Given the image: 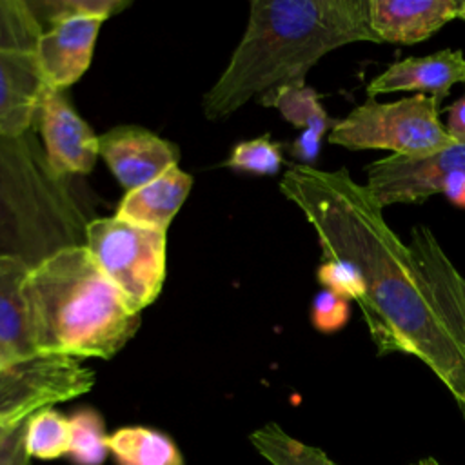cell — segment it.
Instances as JSON below:
<instances>
[{
	"label": "cell",
	"instance_id": "obj_17",
	"mask_svg": "<svg viewBox=\"0 0 465 465\" xmlns=\"http://www.w3.org/2000/svg\"><path fill=\"white\" fill-rule=\"evenodd\" d=\"M107 449L116 465H183L173 438L143 425L116 429L107 436Z\"/></svg>",
	"mask_w": 465,
	"mask_h": 465
},
{
	"label": "cell",
	"instance_id": "obj_1",
	"mask_svg": "<svg viewBox=\"0 0 465 465\" xmlns=\"http://www.w3.org/2000/svg\"><path fill=\"white\" fill-rule=\"evenodd\" d=\"M282 194L312 227L323 260L354 265L365 283L356 302L380 356L407 354L445 385L465 420V340L438 307L409 243L389 227L383 207L347 169L291 165Z\"/></svg>",
	"mask_w": 465,
	"mask_h": 465
},
{
	"label": "cell",
	"instance_id": "obj_20",
	"mask_svg": "<svg viewBox=\"0 0 465 465\" xmlns=\"http://www.w3.org/2000/svg\"><path fill=\"white\" fill-rule=\"evenodd\" d=\"M45 24L35 2L4 0L0 2V49L9 53L35 54L36 42Z\"/></svg>",
	"mask_w": 465,
	"mask_h": 465
},
{
	"label": "cell",
	"instance_id": "obj_6",
	"mask_svg": "<svg viewBox=\"0 0 465 465\" xmlns=\"http://www.w3.org/2000/svg\"><path fill=\"white\" fill-rule=\"evenodd\" d=\"M84 245L134 314L158 298L165 280L167 232L118 216L93 218Z\"/></svg>",
	"mask_w": 465,
	"mask_h": 465
},
{
	"label": "cell",
	"instance_id": "obj_27",
	"mask_svg": "<svg viewBox=\"0 0 465 465\" xmlns=\"http://www.w3.org/2000/svg\"><path fill=\"white\" fill-rule=\"evenodd\" d=\"M322 138H323V134H320L314 129L302 131L289 147L292 158H296L300 162V165L314 167V162L322 149Z\"/></svg>",
	"mask_w": 465,
	"mask_h": 465
},
{
	"label": "cell",
	"instance_id": "obj_24",
	"mask_svg": "<svg viewBox=\"0 0 465 465\" xmlns=\"http://www.w3.org/2000/svg\"><path fill=\"white\" fill-rule=\"evenodd\" d=\"M316 280L323 289H329L347 300H361L365 296V283L354 265L343 260H323L316 269Z\"/></svg>",
	"mask_w": 465,
	"mask_h": 465
},
{
	"label": "cell",
	"instance_id": "obj_18",
	"mask_svg": "<svg viewBox=\"0 0 465 465\" xmlns=\"http://www.w3.org/2000/svg\"><path fill=\"white\" fill-rule=\"evenodd\" d=\"M265 107H276L282 116L298 129H314L320 134L331 133L336 120H332L320 102L316 89L302 84H287L260 96Z\"/></svg>",
	"mask_w": 465,
	"mask_h": 465
},
{
	"label": "cell",
	"instance_id": "obj_15",
	"mask_svg": "<svg viewBox=\"0 0 465 465\" xmlns=\"http://www.w3.org/2000/svg\"><path fill=\"white\" fill-rule=\"evenodd\" d=\"M191 187V174L182 171L180 165H174L153 182L133 191H125L114 216L167 232L173 218L189 196Z\"/></svg>",
	"mask_w": 465,
	"mask_h": 465
},
{
	"label": "cell",
	"instance_id": "obj_21",
	"mask_svg": "<svg viewBox=\"0 0 465 465\" xmlns=\"http://www.w3.org/2000/svg\"><path fill=\"white\" fill-rule=\"evenodd\" d=\"M69 418L54 409H44L27 420L25 449L29 458L56 460L69 452Z\"/></svg>",
	"mask_w": 465,
	"mask_h": 465
},
{
	"label": "cell",
	"instance_id": "obj_10",
	"mask_svg": "<svg viewBox=\"0 0 465 465\" xmlns=\"http://www.w3.org/2000/svg\"><path fill=\"white\" fill-rule=\"evenodd\" d=\"M45 158L51 169L65 178L89 174L98 160V136L73 109L64 91L44 85L38 98L36 120Z\"/></svg>",
	"mask_w": 465,
	"mask_h": 465
},
{
	"label": "cell",
	"instance_id": "obj_4",
	"mask_svg": "<svg viewBox=\"0 0 465 465\" xmlns=\"http://www.w3.org/2000/svg\"><path fill=\"white\" fill-rule=\"evenodd\" d=\"M84 213L33 131L0 134V256L29 267L53 252L85 243Z\"/></svg>",
	"mask_w": 465,
	"mask_h": 465
},
{
	"label": "cell",
	"instance_id": "obj_22",
	"mask_svg": "<svg viewBox=\"0 0 465 465\" xmlns=\"http://www.w3.org/2000/svg\"><path fill=\"white\" fill-rule=\"evenodd\" d=\"M69 460L74 465H102L107 458L105 423L98 411L80 409L69 418Z\"/></svg>",
	"mask_w": 465,
	"mask_h": 465
},
{
	"label": "cell",
	"instance_id": "obj_13",
	"mask_svg": "<svg viewBox=\"0 0 465 465\" xmlns=\"http://www.w3.org/2000/svg\"><path fill=\"white\" fill-rule=\"evenodd\" d=\"M461 0H369L371 29L380 44L412 45L458 18Z\"/></svg>",
	"mask_w": 465,
	"mask_h": 465
},
{
	"label": "cell",
	"instance_id": "obj_16",
	"mask_svg": "<svg viewBox=\"0 0 465 465\" xmlns=\"http://www.w3.org/2000/svg\"><path fill=\"white\" fill-rule=\"evenodd\" d=\"M29 265L0 256V365L38 354L29 340L22 282Z\"/></svg>",
	"mask_w": 465,
	"mask_h": 465
},
{
	"label": "cell",
	"instance_id": "obj_7",
	"mask_svg": "<svg viewBox=\"0 0 465 465\" xmlns=\"http://www.w3.org/2000/svg\"><path fill=\"white\" fill-rule=\"evenodd\" d=\"M93 385V369L65 354H35L0 365V425L13 429L54 403L89 392Z\"/></svg>",
	"mask_w": 465,
	"mask_h": 465
},
{
	"label": "cell",
	"instance_id": "obj_25",
	"mask_svg": "<svg viewBox=\"0 0 465 465\" xmlns=\"http://www.w3.org/2000/svg\"><path fill=\"white\" fill-rule=\"evenodd\" d=\"M351 318V303L347 298L322 289L314 294L311 303V323L322 334H334L341 331Z\"/></svg>",
	"mask_w": 465,
	"mask_h": 465
},
{
	"label": "cell",
	"instance_id": "obj_2",
	"mask_svg": "<svg viewBox=\"0 0 465 465\" xmlns=\"http://www.w3.org/2000/svg\"><path fill=\"white\" fill-rule=\"evenodd\" d=\"M356 42L380 44L369 0H252L229 64L203 96V113L227 118L254 96L302 84L325 54Z\"/></svg>",
	"mask_w": 465,
	"mask_h": 465
},
{
	"label": "cell",
	"instance_id": "obj_30",
	"mask_svg": "<svg viewBox=\"0 0 465 465\" xmlns=\"http://www.w3.org/2000/svg\"><path fill=\"white\" fill-rule=\"evenodd\" d=\"M454 280H456V287H458V291H460V294L463 298V303H465V276L460 271H456Z\"/></svg>",
	"mask_w": 465,
	"mask_h": 465
},
{
	"label": "cell",
	"instance_id": "obj_14",
	"mask_svg": "<svg viewBox=\"0 0 465 465\" xmlns=\"http://www.w3.org/2000/svg\"><path fill=\"white\" fill-rule=\"evenodd\" d=\"M42 87L35 54L0 49V134L22 136L35 129Z\"/></svg>",
	"mask_w": 465,
	"mask_h": 465
},
{
	"label": "cell",
	"instance_id": "obj_29",
	"mask_svg": "<svg viewBox=\"0 0 465 465\" xmlns=\"http://www.w3.org/2000/svg\"><path fill=\"white\" fill-rule=\"evenodd\" d=\"M441 194H445L456 207L465 209V173L460 171L450 174L443 183Z\"/></svg>",
	"mask_w": 465,
	"mask_h": 465
},
{
	"label": "cell",
	"instance_id": "obj_28",
	"mask_svg": "<svg viewBox=\"0 0 465 465\" xmlns=\"http://www.w3.org/2000/svg\"><path fill=\"white\" fill-rule=\"evenodd\" d=\"M447 133L456 143H465V93L447 109Z\"/></svg>",
	"mask_w": 465,
	"mask_h": 465
},
{
	"label": "cell",
	"instance_id": "obj_32",
	"mask_svg": "<svg viewBox=\"0 0 465 465\" xmlns=\"http://www.w3.org/2000/svg\"><path fill=\"white\" fill-rule=\"evenodd\" d=\"M458 18L465 22V0L460 2V9H458Z\"/></svg>",
	"mask_w": 465,
	"mask_h": 465
},
{
	"label": "cell",
	"instance_id": "obj_9",
	"mask_svg": "<svg viewBox=\"0 0 465 465\" xmlns=\"http://www.w3.org/2000/svg\"><path fill=\"white\" fill-rule=\"evenodd\" d=\"M465 173V143L429 154H391L365 167V187L385 209L392 203H418L441 193L445 180Z\"/></svg>",
	"mask_w": 465,
	"mask_h": 465
},
{
	"label": "cell",
	"instance_id": "obj_33",
	"mask_svg": "<svg viewBox=\"0 0 465 465\" xmlns=\"http://www.w3.org/2000/svg\"><path fill=\"white\" fill-rule=\"evenodd\" d=\"M9 430H11L9 427H4V425H0V440H2V438H4V436L9 432Z\"/></svg>",
	"mask_w": 465,
	"mask_h": 465
},
{
	"label": "cell",
	"instance_id": "obj_5",
	"mask_svg": "<svg viewBox=\"0 0 465 465\" xmlns=\"http://www.w3.org/2000/svg\"><path fill=\"white\" fill-rule=\"evenodd\" d=\"M329 142L351 151L385 149L392 154H429L456 143L440 120V102L418 93L387 104L367 98L336 120Z\"/></svg>",
	"mask_w": 465,
	"mask_h": 465
},
{
	"label": "cell",
	"instance_id": "obj_23",
	"mask_svg": "<svg viewBox=\"0 0 465 465\" xmlns=\"http://www.w3.org/2000/svg\"><path fill=\"white\" fill-rule=\"evenodd\" d=\"M282 163H283L282 143L271 140L269 134L238 142L225 162V165L234 171L258 174V176L278 174L282 169Z\"/></svg>",
	"mask_w": 465,
	"mask_h": 465
},
{
	"label": "cell",
	"instance_id": "obj_8",
	"mask_svg": "<svg viewBox=\"0 0 465 465\" xmlns=\"http://www.w3.org/2000/svg\"><path fill=\"white\" fill-rule=\"evenodd\" d=\"M35 5L45 24L35 49L40 80L47 87L65 91L91 65L102 20L62 11L54 0Z\"/></svg>",
	"mask_w": 465,
	"mask_h": 465
},
{
	"label": "cell",
	"instance_id": "obj_19",
	"mask_svg": "<svg viewBox=\"0 0 465 465\" xmlns=\"http://www.w3.org/2000/svg\"><path fill=\"white\" fill-rule=\"evenodd\" d=\"M254 450L271 465H338L322 449L287 434L278 423H267L249 436Z\"/></svg>",
	"mask_w": 465,
	"mask_h": 465
},
{
	"label": "cell",
	"instance_id": "obj_26",
	"mask_svg": "<svg viewBox=\"0 0 465 465\" xmlns=\"http://www.w3.org/2000/svg\"><path fill=\"white\" fill-rule=\"evenodd\" d=\"M27 420L13 427L0 440V465H29V454L25 449Z\"/></svg>",
	"mask_w": 465,
	"mask_h": 465
},
{
	"label": "cell",
	"instance_id": "obj_3",
	"mask_svg": "<svg viewBox=\"0 0 465 465\" xmlns=\"http://www.w3.org/2000/svg\"><path fill=\"white\" fill-rule=\"evenodd\" d=\"M27 332L38 354L113 358L134 336V314L85 245L64 247L22 282Z\"/></svg>",
	"mask_w": 465,
	"mask_h": 465
},
{
	"label": "cell",
	"instance_id": "obj_11",
	"mask_svg": "<svg viewBox=\"0 0 465 465\" xmlns=\"http://www.w3.org/2000/svg\"><path fill=\"white\" fill-rule=\"evenodd\" d=\"M98 154L125 191L142 187L178 165L174 143L138 125H120L98 136Z\"/></svg>",
	"mask_w": 465,
	"mask_h": 465
},
{
	"label": "cell",
	"instance_id": "obj_12",
	"mask_svg": "<svg viewBox=\"0 0 465 465\" xmlns=\"http://www.w3.org/2000/svg\"><path fill=\"white\" fill-rule=\"evenodd\" d=\"M456 84H465L463 51L441 49L391 64L367 84L365 91L369 98L396 91H418V94H430L441 102Z\"/></svg>",
	"mask_w": 465,
	"mask_h": 465
},
{
	"label": "cell",
	"instance_id": "obj_31",
	"mask_svg": "<svg viewBox=\"0 0 465 465\" xmlns=\"http://www.w3.org/2000/svg\"><path fill=\"white\" fill-rule=\"evenodd\" d=\"M416 465H441V463L436 461L434 458H423V460H420Z\"/></svg>",
	"mask_w": 465,
	"mask_h": 465
}]
</instances>
